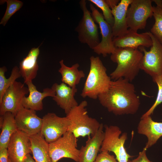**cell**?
<instances>
[{"label": "cell", "instance_id": "4fadbf2b", "mask_svg": "<svg viewBox=\"0 0 162 162\" xmlns=\"http://www.w3.org/2000/svg\"><path fill=\"white\" fill-rule=\"evenodd\" d=\"M7 149L12 162H23L26 156L32 153L30 136L17 130L10 137Z\"/></svg>", "mask_w": 162, "mask_h": 162}, {"label": "cell", "instance_id": "f546056e", "mask_svg": "<svg viewBox=\"0 0 162 162\" xmlns=\"http://www.w3.org/2000/svg\"><path fill=\"white\" fill-rule=\"evenodd\" d=\"M94 162H118L114 155L107 151L100 152Z\"/></svg>", "mask_w": 162, "mask_h": 162}, {"label": "cell", "instance_id": "8992f818", "mask_svg": "<svg viewBox=\"0 0 162 162\" xmlns=\"http://www.w3.org/2000/svg\"><path fill=\"white\" fill-rule=\"evenodd\" d=\"M79 4L83 16L75 30L78 34L80 42L87 44L93 50L100 42L98 27L87 8L86 1L81 0Z\"/></svg>", "mask_w": 162, "mask_h": 162}, {"label": "cell", "instance_id": "277c9868", "mask_svg": "<svg viewBox=\"0 0 162 162\" xmlns=\"http://www.w3.org/2000/svg\"><path fill=\"white\" fill-rule=\"evenodd\" d=\"M87 105L86 101H82L66 115L70 121L68 131L71 132L77 138L93 136L100 125L96 119L89 116L86 108Z\"/></svg>", "mask_w": 162, "mask_h": 162}, {"label": "cell", "instance_id": "44dd1931", "mask_svg": "<svg viewBox=\"0 0 162 162\" xmlns=\"http://www.w3.org/2000/svg\"><path fill=\"white\" fill-rule=\"evenodd\" d=\"M39 47L32 48L28 55L20 62L19 70L24 83L34 79L38 69V58L39 54Z\"/></svg>", "mask_w": 162, "mask_h": 162}, {"label": "cell", "instance_id": "484cf974", "mask_svg": "<svg viewBox=\"0 0 162 162\" xmlns=\"http://www.w3.org/2000/svg\"><path fill=\"white\" fill-rule=\"evenodd\" d=\"M156 6H153V15L155 22L150 32L162 45V0L155 2Z\"/></svg>", "mask_w": 162, "mask_h": 162}, {"label": "cell", "instance_id": "836d02e7", "mask_svg": "<svg viewBox=\"0 0 162 162\" xmlns=\"http://www.w3.org/2000/svg\"><path fill=\"white\" fill-rule=\"evenodd\" d=\"M34 160L30 154H28L26 156L23 162H36Z\"/></svg>", "mask_w": 162, "mask_h": 162}, {"label": "cell", "instance_id": "9c48e42d", "mask_svg": "<svg viewBox=\"0 0 162 162\" xmlns=\"http://www.w3.org/2000/svg\"><path fill=\"white\" fill-rule=\"evenodd\" d=\"M152 0H133L127 13V22L130 29L137 32L145 28L147 19L153 15Z\"/></svg>", "mask_w": 162, "mask_h": 162}, {"label": "cell", "instance_id": "e0dca14e", "mask_svg": "<svg viewBox=\"0 0 162 162\" xmlns=\"http://www.w3.org/2000/svg\"><path fill=\"white\" fill-rule=\"evenodd\" d=\"M104 126L101 123L98 131L93 136L88 137L85 146L80 149L78 162H94L100 151L104 137Z\"/></svg>", "mask_w": 162, "mask_h": 162}, {"label": "cell", "instance_id": "ac0fdd59", "mask_svg": "<svg viewBox=\"0 0 162 162\" xmlns=\"http://www.w3.org/2000/svg\"><path fill=\"white\" fill-rule=\"evenodd\" d=\"M29 90V95L23 99L22 104L26 108L35 111H40L43 109V100L47 97H53L56 94L55 91L51 88H44L42 92L38 91L32 81L25 83Z\"/></svg>", "mask_w": 162, "mask_h": 162}, {"label": "cell", "instance_id": "ba28073f", "mask_svg": "<svg viewBox=\"0 0 162 162\" xmlns=\"http://www.w3.org/2000/svg\"><path fill=\"white\" fill-rule=\"evenodd\" d=\"M152 41L150 50L147 51L143 46L139 50L143 52L140 69L150 76L152 79L162 75V45L148 32Z\"/></svg>", "mask_w": 162, "mask_h": 162}, {"label": "cell", "instance_id": "6da1fadb", "mask_svg": "<svg viewBox=\"0 0 162 162\" xmlns=\"http://www.w3.org/2000/svg\"><path fill=\"white\" fill-rule=\"evenodd\" d=\"M98 98L103 106L116 116L134 114L140 105L134 85L124 78L111 80L108 89Z\"/></svg>", "mask_w": 162, "mask_h": 162}, {"label": "cell", "instance_id": "7a4b0ae2", "mask_svg": "<svg viewBox=\"0 0 162 162\" xmlns=\"http://www.w3.org/2000/svg\"><path fill=\"white\" fill-rule=\"evenodd\" d=\"M143 53L138 49L116 48L110 58L117 64L116 69L110 74L111 79L124 78L131 82L140 70Z\"/></svg>", "mask_w": 162, "mask_h": 162}, {"label": "cell", "instance_id": "603a6c76", "mask_svg": "<svg viewBox=\"0 0 162 162\" xmlns=\"http://www.w3.org/2000/svg\"><path fill=\"white\" fill-rule=\"evenodd\" d=\"M0 127V149L7 148L10 137L18 130L15 119V116L10 112L1 116Z\"/></svg>", "mask_w": 162, "mask_h": 162}, {"label": "cell", "instance_id": "5b68a950", "mask_svg": "<svg viewBox=\"0 0 162 162\" xmlns=\"http://www.w3.org/2000/svg\"><path fill=\"white\" fill-rule=\"evenodd\" d=\"M104 127V137L100 152H112L115 154L118 162H128L132 156L127 153L124 147L127 139V134L124 133L120 136L122 131L117 126L106 125Z\"/></svg>", "mask_w": 162, "mask_h": 162}, {"label": "cell", "instance_id": "2e32d148", "mask_svg": "<svg viewBox=\"0 0 162 162\" xmlns=\"http://www.w3.org/2000/svg\"><path fill=\"white\" fill-rule=\"evenodd\" d=\"M51 88L56 93L53 100L64 110L66 115L79 104L74 98L77 91L76 87H71L62 82L59 84L54 83Z\"/></svg>", "mask_w": 162, "mask_h": 162}, {"label": "cell", "instance_id": "cb8c5ba5", "mask_svg": "<svg viewBox=\"0 0 162 162\" xmlns=\"http://www.w3.org/2000/svg\"><path fill=\"white\" fill-rule=\"evenodd\" d=\"M59 63L61 67L58 72L61 75L62 82L71 87H76L81 79L85 77L83 71L78 69L79 64L75 63L71 67H69L64 64L63 60H61Z\"/></svg>", "mask_w": 162, "mask_h": 162}, {"label": "cell", "instance_id": "52a82bcc", "mask_svg": "<svg viewBox=\"0 0 162 162\" xmlns=\"http://www.w3.org/2000/svg\"><path fill=\"white\" fill-rule=\"evenodd\" d=\"M49 152L52 162H57L63 158L78 162L80 149L77 148V138L67 131L56 141L49 143Z\"/></svg>", "mask_w": 162, "mask_h": 162}, {"label": "cell", "instance_id": "7402d4cb", "mask_svg": "<svg viewBox=\"0 0 162 162\" xmlns=\"http://www.w3.org/2000/svg\"><path fill=\"white\" fill-rule=\"evenodd\" d=\"M33 157L36 162H52L49 145L40 133L30 136Z\"/></svg>", "mask_w": 162, "mask_h": 162}, {"label": "cell", "instance_id": "1f68e13d", "mask_svg": "<svg viewBox=\"0 0 162 162\" xmlns=\"http://www.w3.org/2000/svg\"><path fill=\"white\" fill-rule=\"evenodd\" d=\"M8 159L7 148L0 149V162H8Z\"/></svg>", "mask_w": 162, "mask_h": 162}, {"label": "cell", "instance_id": "5bb4252c", "mask_svg": "<svg viewBox=\"0 0 162 162\" xmlns=\"http://www.w3.org/2000/svg\"><path fill=\"white\" fill-rule=\"evenodd\" d=\"M18 130L31 136L40 133L42 118L38 117L36 111L24 107L22 105L15 116Z\"/></svg>", "mask_w": 162, "mask_h": 162}, {"label": "cell", "instance_id": "f1b7e54d", "mask_svg": "<svg viewBox=\"0 0 162 162\" xmlns=\"http://www.w3.org/2000/svg\"><path fill=\"white\" fill-rule=\"evenodd\" d=\"M153 81L156 83L158 87V93L156 100L152 106L141 116L143 118L150 116L156 108L162 103V75L152 79Z\"/></svg>", "mask_w": 162, "mask_h": 162}, {"label": "cell", "instance_id": "30bf717a", "mask_svg": "<svg viewBox=\"0 0 162 162\" xmlns=\"http://www.w3.org/2000/svg\"><path fill=\"white\" fill-rule=\"evenodd\" d=\"M42 118L40 133L49 143L61 137L68 131L70 124L67 116L60 117L54 113H48Z\"/></svg>", "mask_w": 162, "mask_h": 162}, {"label": "cell", "instance_id": "9a60e30c", "mask_svg": "<svg viewBox=\"0 0 162 162\" xmlns=\"http://www.w3.org/2000/svg\"><path fill=\"white\" fill-rule=\"evenodd\" d=\"M113 41L116 48L138 49L140 46L148 48L152 45L148 32L139 34L130 29L122 35L113 38Z\"/></svg>", "mask_w": 162, "mask_h": 162}, {"label": "cell", "instance_id": "d6a6232c", "mask_svg": "<svg viewBox=\"0 0 162 162\" xmlns=\"http://www.w3.org/2000/svg\"><path fill=\"white\" fill-rule=\"evenodd\" d=\"M105 1L111 9L115 5H117L119 1L117 0H105Z\"/></svg>", "mask_w": 162, "mask_h": 162}, {"label": "cell", "instance_id": "d590c367", "mask_svg": "<svg viewBox=\"0 0 162 162\" xmlns=\"http://www.w3.org/2000/svg\"><path fill=\"white\" fill-rule=\"evenodd\" d=\"M128 162H133L132 160L131 161L130 160H129Z\"/></svg>", "mask_w": 162, "mask_h": 162}, {"label": "cell", "instance_id": "ffe728a7", "mask_svg": "<svg viewBox=\"0 0 162 162\" xmlns=\"http://www.w3.org/2000/svg\"><path fill=\"white\" fill-rule=\"evenodd\" d=\"M132 1L133 0H121L117 5L111 8L114 19L112 27L113 38L120 36L128 31L127 13Z\"/></svg>", "mask_w": 162, "mask_h": 162}, {"label": "cell", "instance_id": "4dcf8cb0", "mask_svg": "<svg viewBox=\"0 0 162 162\" xmlns=\"http://www.w3.org/2000/svg\"><path fill=\"white\" fill-rule=\"evenodd\" d=\"M147 150L144 148L142 150L139 152L138 157L132 161L133 162H152L150 161L147 156L146 154Z\"/></svg>", "mask_w": 162, "mask_h": 162}, {"label": "cell", "instance_id": "83f0119b", "mask_svg": "<svg viewBox=\"0 0 162 162\" xmlns=\"http://www.w3.org/2000/svg\"><path fill=\"white\" fill-rule=\"evenodd\" d=\"M97 7L101 9L105 20L112 27L114 23V19L112 10L105 0H89Z\"/></svg>", "mask_w": 162, "mask_h": 162}, {"label": "cell", "instance_id": "d4e9b609", "mask_svg": "<svg viewBox=\"0 0 162 162\" xmlns=\"http://www.w3.org/2000/svg\"><path fill=\"white\" fill-rule=\"evenodd\" d=\"M7 71L5 66L0 68V102L6 91L11 86L16 80L21 76L19 68L17 66H14L11 71L9 77L7 78L5 73Z\"/></svg>", "mask_w": 162, "mask_h": 162}, {"label": "cell", "instance_id": "d6986e66", "mask_svg": "<svg viewBox=\"0 0 162 162\" xmlns=\"http://www.w3.org/2000/svg\"><path fill=\"white\" fill-rule=\"evenodd\" d=\"M137 132L147 137V142L144 147L147 149L155 144L162 136V122L154 121L150 116L141 118Z\"/></svg>", "mask_w": 162, "mask_h": 162}, {"label": "cell", "instance_id": "3957f363", "mask_svg": "<svg viewBox=\"0 0 162 162\" xmlns=\"http://www.w3.org/2000/svg\"><path fill=\"white\" fill-rule=\"evenodd\" d=\"M90 60L89 72L80 95L83 98L96 99L108 89L111 80L99 57L92 56Z\"/></svg>", "mask_w": 162, "mask_h": 162}, {"label": "cell", "instance_id": "8fae6325", "mask_svg": "<svg viewBox=\"0 0 162 162\" xmlns=\"http://www.w3.org/2000/svg\"><path fill=\"white\" fill-rule=\"evenodd\" d=\"M90 7L92 16L94 21L98 24L101 35V40L100 43L93 50L97 54H101L105 57L108 54H112L116 48L114 46L113 41L112 27L105 20L103 14L92 4H90Z\"/></svg>", "mask_w": 162, "mask_h": 162}, {"label": "cell", "instance_id": "4316f807", "mask_svg": "<svg viewBox=\"0 0 162 162\" xmlns=\"http://www.w3.org/2000/svg\"><path fill=\"white\" fill-rule=\"evenodd\" d=\"M5 2L7 3V8L0 22V24H2L4 26L11 17L20 9L23 4L22 2L17 0H0V4Z\"/></svg>", "mask_w": 162, "mask_h": 162}, {"label": "cell", "instance_id": "e575fe53", "mask_svg": "<svg viewBox=\"0 0 162 162\" xmlns=\"http://www.w3.org/2000/svg\"><path fill=\"white\" fill-rule=\"evenodd\" d=\"M8 162H12V161H11V160H10V159L9 158Z\"/></svg>", "mask_w": 162, "mask_h": 162}, {"label": "cell", "instance_id": "7c38bea8", "mask_svg": "<svg viewBox=\"0 0 162 162\" xmlns=\"http://www.w3.org/2000/svg\"><path fill=\"white\" fill-rule=\"evenodd\" d=\"M29 93L28 87L15 81L5 92L0 102V115L10 112L15 116L21 106L23 98Z\"/></svg>", "mask_w": 162, "mask_h": 162}]
</instances>
